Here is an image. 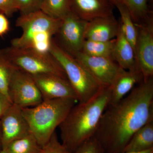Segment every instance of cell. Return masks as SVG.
<instances>
[{
    "label": "cell",
    "mask_w": 153,
    "mask_h": 153,
    "mask_svg": "<svg viewBox=\"0 0 153 153\" xmlns=\"http://www.w3.org/2000/svg\"><path fill=\"white\" fill-rule=\"evenodd\" d=\"M153 121V77L105 111L93 137L104 153H122L134 134Z\"/></svg>",
    "instance_id": "6da1fadb"
},
{
    "label": "cell",
    "mask_w": 153,
    "mask_h": 153,
    "mask_svg": "<svg viewBox=\"0 0 153 153\" xmlns=\"http://www.w3.org/2000/svg\"><path fill=\"white\" fill-rule=\"evenodd\" d=\"M109 87H103L86 102H78L71 108L59 126L62 144L74 153L91 138L97 131L102 116L109 105Z\"/></svg>",
    "instance_id": "7a4b0ae2"
},
{
    "label": "cell",
    "mask_w": 153,
    "mask_h": 153,
    "mask_svg": "<svg viewBox=\"0 0 153 153\" xmlns=\"http://www.w3.org/2000/svg\"><path fill=\"white\" fill-rule=\"evenodd\" d=\"M76 102L70 98L45 100L36 106L22 108L30 132L42 147L49 141Z\"/></svg>",
    "instance_id": "3957f363"
},
{
    "label": "cell",
    "mask_w": 153,
    "mask_h": 153,
    "mask_svg": "<svg viewBox=\"0 0 153 153\" xmlns=\"http://www.w3.org/2000/svg\"><path fill=\"white\" fill-rule=\"evenodd\" d=\"M49 53L60 64L73 88L77 102H86L96 95L103 87L76 58L52 39Z\"/></svg>",
    "instance_id": "277c9868"
},
{
    "label": "cell",
    "mask_w": 153,
    "mask_h": 153,
    "mask_svg": "<svg viewBox=\"0 0 153 153\" xmlns=\"http://www.w3.org/2000/svg\"><path fill=\"white\" fill-rule=\"evenodd\" d=\"M4 49L14 66L31 75L53 74L67 79L63 68L50 53L12 46Z\"/></svg>",
    "instance_id": "5b68a950"
},
{
    "label": "cell",
    "mask_w": 153,
    "mask_h": 153,
    "mask_svg": "<svg viewBox=\"0 0 153 153\" xmlns=\"http://www.w3.org/2000/svg\"><path fill=\"white\" fill-rule=\"evenodd\" d=\"M61 20L49 16L41 10L21 15L17 19L16 26L22 30V36L11 41V46L16 48L27 47L32 37L35 35L49 32L56 34L61 25Z\"/></svg>",
    "instance_id": "8992f818"
},
{
    "label": "cell",
    "mask_w": 153,
    "mask_h": 153,
    "mask_svg": "<svg viewBox=\"0 0 153 153\" xmlns=\"http://www.w3.org/2000/svg\"><path fill=\"white\" fill-rule=\"evenodd\" d=\"M8 94L13 104L21 108L36 106L43 100L32 75L19 68L11 77Z\"/></svg>",
    "instance_id": "52a82bcc"
},
{
    "label": "cell",
    "mask_w": 153,
    "mask_h": 153,
    "mask_svg": "<svg viewBox=\"0 0 153 153\" xmlns=\"http://www.w3.org/2000/svg\"><path fill=\"white\" fill-rule=\"evenodd\" d=\"M87 22L72 11L61 19V25L54 39L73 57L82 49Z\"/></svg>",
    "instance_id": "ba28073f"
},
{
    "label": "cell",
    "mask_w": 153,
    "mask_h": 153,
    "mask_svg": "<svg viewBox=\"0 0 153 153\" xmlns=\"http://www.w3.org/2000/svg\"><path fill=\"white\" fill-rule=\"evenodd\" d=\"M103 87H110L123 69L113 59L79 52L74 56Z\"/></svg>",
    "instance_id": "9c48e42d"
},
{
    "label": "cell",
    "mask_w": 153,
    "mask_h": 153,
    "mask_svg": "<svg viewBox=\"0 0 153 153\" xmlns=\"http://www.w3.org/2000/svg\"><path fill=\"white\" fill-rule=\"evenodd\" d=\"M137 36L134 52L143 80L153 77V22L136 25Z\"/></svg>",
    "instance_id": "30bf717a"
},
{
    "label": "cell",
    "mask_w": 153,
    "mask_h": 153,
    "mask_svg": "<svg viewBox=\"0 0 153 153\" xmlns=\"http://www.w3.org/2000/svg\"><path fill=\"white\" fill-rule=\"evenodd\" d=\"M2 149L14 140L30 133V127L22 114V108L13 104L0 120Z\"/></svg>",
    "instance_id": "8fae6325"
},
{
    "label": "cell",
    "mask_w": 153,
    "mask_h": 153,
    "mask_svg": "<svg viewBox=\"0 0 153 153\" xmlns=\"http://www.w3.org/2000/svg\"><path fill=\"white\" fill-rule=\"evenodd\" d=\"M32 76L38 86L43 100L70 98L77 101L75 92L68 79L50 74Z\"/></svg>",
    "instance_id": "7c38bea8"
},
{
    "label": "cell",
    "mask_w": 153,
    "mask_h": 153,
    "mask_svg": "<svg viewBox=\"0 0 153 153\" xmlns=\"http://www.w3.org/2000/svg\"><path fill=\"white\" fill-rule=\"evenodd\" d=\"M120 22L113 15L96 18L87 22L85 40L108 41L114 39L119 30Z\"/></svg>",
    "instance_id": "4fadbf2b"
},
{
    "label": "cell",
    "mask_w": 153,
    "mask_h": 153,
    "mask_svg": "<svg viewBox=\"0 0 153 153\" xmlns=\"http://www.w3.org/2000/svg\"><path fill=\"white\" fill-rule=\"evenodd\" d=\"M114 7L109 0H71V11L86 22L113 15Z\"/></svg>",
    "instance_id": "5bb4252c"
},
{
    "label": "cell",
    "mask_w": 153,
    "mask_h": 153,
    "mask_svg": "<svg viewBox=\"0 0 153 153\" xmlns=\"http://www.w3.org/2000/svg\"><path fill=\"white\" fill-rule=\"evenodd\" d=\"M143 80L139 70L123 69L110 86L111 94L109 105L117 103L128 94L135 87Z\"/></svg>",
    "instance_id": "9a60e30c"
},
{
    "label": "cell",
    "mask_w": 153,
    "mask_h": 153,
    "mask_svg": "<svg viewBox=\"0 0 153 153\" xmlns=\"http://www.w3.org/2000/svg\"><path fill=\"white\" fill-rule=\"evenodd\" d=\"M113 58L124 70H139L137 66L133 47L124 35L120 24L115 40Z\"/></svg>",
    "instance_id": "2e32d148"
},
{
    "label": "cell",
    "mask_w": 153,
    "mask_h": 153,
    "mask_svg": "<svg viewBox=\"0 0 153 153\" xmlns=\"http://www.w3.org/2000/svg\"><path fill=\"white\" fill-rule=\"evenodd\" d=\"M113 5L120 4L128 10L135 25L153 22V11L149 0H109Z\"/></svg>",
    "instance_id": "e0dca14e"
},
{
    "label": "cell",
    "mask_w": 153,
    "mask_h": 153,
    "mask_svg": "<svg viewBox=\"0 0 153 153\" xmlns=\"http://www.w3.org/2000/svg\"><path fill=\"white\" fill-rule=\"evenodd\" d=\"M152 149H153V121L145 125L134 134L123 153L139 152Z\"/></svg>",
    "instance_id": "ac0fdd59"
},
{
    "label": "cell",
    "mask_w": 153,
    "mask_h": 153,
    "mask_svg": "<svg viewBox=\"0 0 153 153\" xmlns=\"http://www.w3.org/2000/svg\"><path fill=\"white\" fill-rule=\"evenodd\" d=\"M114 39L108 41L85 40L80 52L85 55L94 57L113 58Z\"/></svg>",
    "instance_id": "d6986e66"
},
{
    "label": "cell",
    "mask_w": 153,
    "mask_h": 153,
    "mask_svg": "<svg viewBox=\"0 0 153 153\" xmlns=\"http://www.w3.org/2000/svg\"><path fill=\"white\" fill-rule=\"evenodd\" d=\"M42 147L32 133L10 143L5 149L8 153H39Z\"/></svg>",
    "instance_id": "ffe728a7"
},
{
    "label": "cell",
    "mask_w": 153,
    "mask_h": 153,
    "mask_svg": "<svg viewBox=\"0 0 153 153\" xmlns=\"http://www.w3.org/2000/svg\"><path fill=\"white\" fill-rule=\"evenodd\" d=\"M114 6H115L119 12L121 19L120 26L124 35L134 50L137 36L136 25L132 19L128 10L123 5L115 4Z\"/></svg>",
    "instance_id": "44dd1931"
},
{
    "label": "cell",
    "mask_w": 153,
    "mask_h": 153,
    "mask_svg": "<svg viewBox=\"0 0 153 153\" xmlns=\"http://www.w3.org/2000/svg\"><path fill=\"white\" fill-rule=\"evenodd\" d=\"M41 10L49 16L61 20L71 11V0H43Z\"/></svg>",
    "instance_id": "7402d4cb"
},
{
    "label": "cell",
    "mask_w": 153,
    "mask_h": 153,
    "mask_svg": "<svg viewBox=\"0 0 153 153\" xmlns=\"http://www.w3.org/2000/svg\"><path fill=\"white\" fill-rule=\"evenodd\" d=\"M16 68L11 62L4 49H0V92L9 97V84L12 75Z\"/></svg>",
    "instance_id": "603a6c76"
},
{
    "label": "cell",
    "mask_w": 153,
    "mask_h": 153,
    "mask_svg": "<svg viewBox=\"0 0 153 153\" xmlns=\"http://www.w3.org/2000/svg\"><path fill=\"white\" fill-rule=\"evenodd\" d=\"M39 153H72L68 151L58 140L56 131L49 141L41 148Z\"/></svg>",
    "instance_id": "cb8c5ba5"
},
{
    "label": "cell",
    "mask_w": 153,
    "mask_h": 153,
    "mask_svg": "<svg viewBox=\"0 0 153 153\" xmlns=\"http://www.w3.org/2000/svg\"><path fill=\"white\" fill-rule=\"evenodd\" d=\"M43 0H16L18 10L21 15H26L41 10Z\"/></svg>",
    "instance_id": "d4e9b609"
},
{
    "label": "cell",
    "mask_w": 153,
    "mask_h": 153,
    "mask_svg": "<svg viewBox=\"0 0 153 153\" xmlns=\"http://www.w3.org/2000/svg\"><path fill=\"white\" fill-rule=\"evenodd\" d=\"M73 153H104L102 148L92 137L81 145Z\"/></svg>",
    "instance_id": "484cf974"
},
{
    "label": "cell",
    "mask_w": 153,
    "mask_h": 153,
    "mask_svg": "<svg viewBox=\"0 0 153 153\" xmlns=\"http://www.w3.org/2000/svg\"><path fill=\"white\" fill-rule=\"evenodd\" d=\"M18 10L16 0H0V13L11 16Z\"/></svg>",
    "instance_id": "4316f807"
},
{
    "label": "cell",
    "mask_w": 153,
    "mask_h": 153,
    "mask_svg": "<svg viewBox=\"0 0 153 153\" xmlns=\"http://www.w3.org/2000/svg\"><path fill=\"white\" fill-rule=\"evenodd\" d=\"M13 104L7 96L0 92V120Z\"/></svg>",
    "instance_id": "83f0119b"
},
{
    "label": "cell",
    "mask_w": 153,
    "mask_h": 153,
    "mask_svg": "<svg viewBox=\"0 0 153 153\" xmlns=\"http://www.w3.org/2000/svg\"><path fill=\"white\" fill-rule=\"evenodd\" d=\"M10 30V23L4 14L0 13V36H4Z\"/></svg>",
    "instance_id": "f1b7e54d"
},
{
    "label": "cell",
    "mask_w": 153,
    "mask_h": 153,
    "mask_svg": "<svg viewBox=\"0 0 153 153\" xmlns=\"http://www.w3.org/2000/svg\"><path fill=\"white\" fill-rule=\"evenodd\" d=\"M2 150V131L1 128V122H0V152Z\"/></svg>",
    "instance_id": "f546056e"
},
{
    "label": "cell",
    "mask_w": 153,
    "mask_h": 153,
    "mask_svg": "<svg viewBox=\"0 0 153 153\" xmlns=\"http://www.w3.org/2000/svg\"><path fill=\"white\" fill-rule=\"evenodd\" d=\"M123 153H153V149L148 150L144 151V152H128Z\"/></svg>",
    "instance_id": "4dcf8cb0"
},
{
    "label": "cell",
    "mask_w": 153,
    "mask_h": 153,
    "mask_svg": "<svg viewBox=\"0 0 153 153\" xmlns=\"http://www.w3.org/2000/svg\"><path fill=\"white\" fill-rule=\"evenodd\" d=\"M0 153H8L5 149H2L0 152Z\"/></svg>",
    "instance_id": "1f68e13d"
},
{
    "label": "cell",
    "mask_w": 153,
    "mask_h": 153,
    "mask_svg": "<svg viewBox=\"0 0 153 153\" xmlns=\"http://www.w3.org/2000/svg\"><path fill=\"white\" fill-rule=\"evenodd\" d=\"M150 1H151V3H153V0H150Z\"/></svg>",
    "instance_id": "d6a6232c"
}]
</instances>
